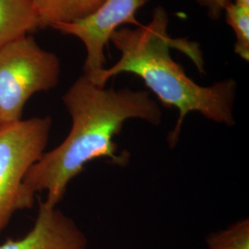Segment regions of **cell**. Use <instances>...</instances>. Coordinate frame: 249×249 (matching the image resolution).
Segmentation results:
<instances>
[{"label":"cell","instance_id":"obj_1","mask_svg":"<svg viewBox=\"0 0 249 249\" xmlns=\"http://www.w3.org/2000/svg\"><path fill=\"white\" fill-rule=\"evenodd\" d=\"M71 117V128L56 148L45 152L28 171L18 195V211L32 209L36 193H47L45 202L56 207L70 183L91 160L108 159L128 164V153L118 154L115 138L124 122L140 119L154 126L161 122L159 104L147 90L116 89L99 86L82 75L63 95Z\"/></svg>","mask_w":249,"mask_h":249},{"label":"cell","instance_id":"obj_2","mask_svg":"<svg viewBox=\"0 0 249 249\" xmlns=\"http://www.w3.org/2000/svg\"><path fill=\"white\" fill-rule=\"evenodd\" d=\"M168 23L166 10L159 6L153 10L148 24L134 29L118 28L112 34L110 42L120 52V58L93 78L87 77L99 86H106L108 80L122 73L140 77L163 107L178 111V122L167 138L173 149L179 141L185 117L190 113H198L226 126L235 124L233 108L237 82L226 79L211 86H201L190 79L182 65L174 60L170 49L175 47L186 53L200 73H204L202 53L195 43L171 38Z\"/></svg>","mask_w":249,"mask_h":249},{"label":"cell","instance_id":"obj_3","mask_svg":"<svg viewBox=\"0 0 249 249\" xmlns=\"http://www.w3.org/2000/svg\"><path fill=\"white\" fill-rule=\"evenodd\" d=\"M61 64L55 53L41 48L30 35L0 48V129L21 120L27 101L53 89Z\"/></svg>","mask_w":249,"mask_h":249},{"label":"cell","instance_id":"obj_4","mask_svg":"<svg viewBox=\"0 0 249 249\" xmlns=\"http://www.w3.org/2000/svg\"><path fill=\"white\" fill-rule=\"evenodd\" d=\"M52 123L50 116L33 117L0 129V234L18 211L22 181L45 153Z\"/></svg>","mask_w":249,"mask_h":249},{"label":"cell","instance_id":"obj_5","mask_svg":"<svg viewBox=\"0 0 249 249\" xmlns=\"http://www.w3.org/2000/svg\"><path fill=\"white\" fill-rule=\"evenodd\" d=\"M149 0H107L93 14L79 20L52 27L63 35L79 38L86 48L84 75L93 78L105 68V48L112 34L124 24L140 25L136 18L139 9Z\"/></svg>","mask_w":249,"mask_h":249},{"label":"cell","instance_id":"obj_6","mask_svg":"<svg viewBox=\"0 0 249 249\" xmlns=\"http://www.w3.org/2000/svg\"><path fill=\"white\" fill-rule=\"evenodd\" d=\"M0 249H88V240L71 217L40 200L34 227L23 237L1 244Z\"/></svg>","mask_w":249,"mask_h":249},{"label":"cell","instance_id":"obj_7","mask_svg":"<svg viewBox=\"0 0 249 249\" xmlns=\"http://www.w3.org/2000/svg\"><path fill=\"white\" fill-rule=\"evenodd\" d=\"M39 30L33 0H0V48Z\"/></svg>","mask_w":249,"mask_h":249},{"label":"cell","instance_id":"obj_8","mask_svg":"<svg viewBox=\"0 0 249 249\" xmlns=\"http://www.w3.org/2000/svg\"><path fill=\"white\" fill-rule=\"evenodd\" d=\"M107 0H33L39 30L70 23L97 11Z\"/></svg>","mask_w":249,"mask_h":249},{"label":"cell","instance_id":"obj_9","mask_svg":"<svg viewBox=\"0 0 249 249\" xmlns=\"http://www.w3.org/2000/svg\"><path fill=\"white\" fill-rule=\"evenodd\" d=\"M223 13L226 22L235 35L234 53L243 60L249 61V0L231 1Z\"/></svg>","mask_w":249,"mask_h":249},{"label":"cell","instance_id":"obj_10","mask_svg":"<svg viewBox=\"0 0 249 249\" xmlns=\"http://www.w3.org/2000/svg\"><path fill=\"white\" fill-rule=\"evenodd\" d=\"M209 249H249V220L237 221L222 231L206 237Z\"/></svg>","mask_w":249,"mask_h":249},{"label":"cell","instance_id":"obj_11","mask_svg":"<svg viewBox=\"0 0 249 249\" xmlns=\"http://www.w3.org/2000/svg\"><path fill=\"white\" fill-rule=\"evenodd\" d=\"M196 3L206 9L207 15L213 19L218 20L222 17L224 9L232 0H194Z\"/></svg>","mask_w":249,"mask_h":249}]
</instances>
